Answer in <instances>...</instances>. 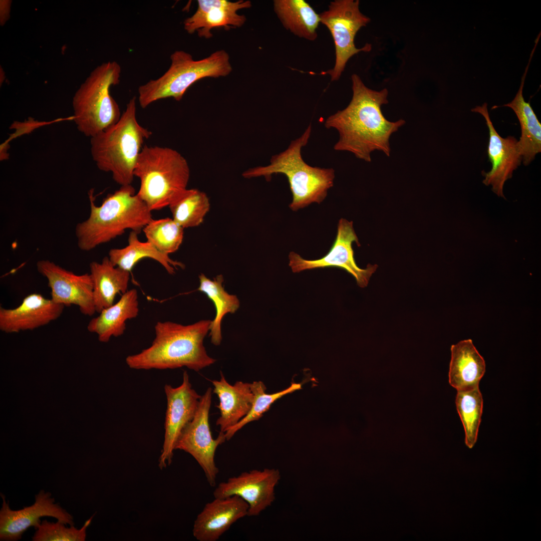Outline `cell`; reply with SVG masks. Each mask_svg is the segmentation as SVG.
Returning <instances> with one entry per match:
<instances>
[{
    "mask_svg": "<svg viewBox=\"0 0 541 541\" xmlns=\"http://www.w3.org/2000/svg\"><path fill=\"white\" fill-rule=\"evenodd\" d=\"M352 98L349 105L329 116L324 125L339 133L334 146L336 151H348L365 161H371V154L380 151L390 155L391 135L405 124L403 119L390 121L384 116L382 106L388 103V91L368 88L357 74L351 76Z\"/></svg>",
    "mask_w": 541,
    "mask_h": 541,
    "instance_id": "6da1fadb",
    "label": "cell"
},
{
    "mask_svg": "<svg viewBox=\"0 0 541 541\" xmlns=\"http://www.w3.org/2000/svg\"><path fill=\"white\" fill-rule=\"evenodd\" d=\"M211 322L202 320L187 325L157 322L151 345L140 353L127 356V366L135 370L186 367L198 371L213 364L216 360L208 355L203 345Z\"/></svg>",
    "mask_w": 541,
    "mask_h": 541,
    "instance_id": "7a4b0ae2",
    "label": "cell"
},
{
    "mask_svg": "<svg viewBox=\"0 0 541 541\" xmlns=\"http://www.w3.org/2000/svg\"><path fill=\"white\" fill-rule=\"evenodd\" d=\"M89 217L76 226L79 248L91 250L110 241L130 229L138 233L153 219L151 210L135 193L131 185L121 186L104 198L102 204L95 203L93 191L89 192Z\"/></svg>",
    "mask_w": 541,
    "mask_h": 541,
    "instance_id": "3957f363",
    "label": "cell"
},
{
    "mask_svg": "<svg viewBox=\"0 0 541 541\" xmlns=\"http://www.w3.org/2000/svg\"><path fill=\"white\" fill-rule=\"evenodd\" d=\"M151 135L137 121L133 97L117 122L90 138L92 158L100 170L112 173L117 183L131 185L138 156Z\"/></svg>",
    "mask_w": 541,
    "mask_h": 541,
    "instance_id": "277c9868",
    "label": "cell"
},
{
    "mask_svg": "<svg viewBox=\"0 0 541 541\" xmlns=\"http://www.w3.org/2000/svg\"><path fill=\"white\" fill-rule=\"evenodd\" d=\"M311 132L310 124L287 149L272 156L268 165L249 168L243 172L242 176L246 178L263 176L269 180L273 174H284L292 194L289 207L293 211L314 202L321 203L326 197L328 190L333 186L335 170L332 168L313 167L304 160L302 149L307 144Z\"/></svg>",
    "mask_w": 541,
    "mask_h": 541,
    "instance_id": "5b68a950",
    "label": "cell"
},
{
    "mask_svg": "<svg viewBox=\"0 0 541 541\" xmlns=\"http://www.w3.org/2000/svg\"><path fill=\"white\" fill-rule=\"evenodd\" d=\"M134 175L140 181L137 194L152 211L168 206L187 188L190 169L186 159L177 151L144 145Z\"/></svg>",
    "mask_w": 541,
    "mask_h": 541,
    "instance_id": "8992f818",
    "label": "cell"
},
{
    "mask_svg": "<svg viewBox=\"0 0 541 541\" xmlns=\"http://www.w3.org/2000/svg\"><path fill=\"white\" fill-rule=\"evenodd\" d=\"M121 69L115 61L95 68L73 98V119L79 131L90 138L115 124L120 109L110 93L120 82Z\"/></svg>",
    "mask_w": 541,
    "mask_h": 541,
    "instance_id": "52a82bcc",
    "label": "cell"
},
{
    "mask_svg": "<svg viewBox=\"0 0 541 541\" xmlns=\"http://www.w3.org/2000/svg\"><path fill=\"white\" fill-rule=\"evenodd\" d=\"M170 60L169 68L161 76L139 87L138 101L141 108L168 98L179 101L197 81L206 77H225L232 71L229 55L223 50L199 60H194L184 51L177 50L171 55Z\"/></svg>",
    "mask_w": 541,
    "mask_h": 541,
    "instance_id": "ba28073f",
    "label": "cell"
},
{
    "mask_svg": "<svg viewBox=\"0 0 541 541\" xmlns=\"http://www.w3.org/2000/svg\"><path fill=\"white\" fill-rule=\"evenodd\" d=\"M359 0H336L328 9L319 14L320 23L330 31L335 44V63L326 72L332 81L339 80L349 60L360 52H369L372 46L366 44L362 48L356 47L355 36L359 30L370 22L359 9Z\"/></svg>",
    "mask_w": 541,
    "mask_h": 541,
    "instance_id": "9c48e42d",
    "label": "cell"
},
{
    "mask_svg": "<svg viewBox=\"0 0 541 541\" xmlns=\"http://www.w3.org/2000/svg\"><path fill=\"white\" fill-rule=\"evenodd\" d=\"M212 393L209 387L201 396L196 413L182 431L175 449L190 454L202 469L209 484L214 487L219 472L214 460L215 452L226 439L221 431L216 439L212 436L209 422Z\"/></svg>",
    "mask_w": 541,
    "mask_h": 541,
    "instance_id": "30bf717a",
    "label": "cell"
},
{
    "mask_svg": "<svg viewBox=\"0 0 541 541\" xmlns=\"http://www.w3.org/2000/svg\"><path fill=\"white\" fill-rule=\"evenodd\" d=\"M360 246L353 228V223L341 218L337 226L335 241L329 252L321 258L314 260L304 259L298 253H289V265L293 273L327 267H337L350 274L356 280L358 286L364 288L368 286L370 279L376 270L378 265L368 264L365 268L357 265L354 258L352 243Z\"/></svg>",
    "mask_w": 541,
    "mask_h": 541,
    "instance_id": "8fae6325",
    "label": "cell"
},
{
    "mask_svg": "<svg viewBox=\"0 0 541 541\" xmlns=\"http://www.w3.org/2000/svg\"><path fill=\"white\" fill-rule=\"evenodd\" d=\"M164 392L167 400L164 439L158 463L161 469L171 463L178 438L184 428L193 418L201 397L192 388L185 371L181 384L176 387L166 384Z\"/></svg>",
    "mask_w": 541,
    "mask_h": 541,
    "instance_id": "7c38bea8",
    "label": "cell"
},
{
    "mask_svg": "<svg viewBox=\"0 0 541 541\" xmlns=\"http://www.w3.org/2000/svg\"><path fill=\"white\" fill-rule=\"evenodd\" d=\"M0 510V540L16 541L21 538L23 533L30 527L38 529L41 525L40 518L51 516L58 521L71 526L75 524L74 518L51 497V493L41 490L35 495V503L23 509L12 510L5 495Z\"/></svg>",
    "mask_w": 541,
    "mask_h": 541,
    "instance_id": "4fadbf2b",
    "label": "cell"
},
{
    "mask_svg": "<svg viewBox=\"0 0 541 541\" xmlns=\"http://www.w3.org/2000/svg\"><path fill=\"white\" fill-rule=\"evenodd\" d=\"M36 266L48 280L53 302L65 307L76 305L82 314L89 316L96 312L90 274L76 275L48 259L38 261Z\"/></svg>",
    "mask_w": 541,
    "mask_h": 541,
    "instance_id": "5bb4252c",
    "label": "cell"
},
{
    "mask_svg": "<svg viewBox=\"0 0 541 541\" xmlns=\"http://www.w3.org/2000/svg\"><path fill=\"white\" fill-rule=\"evenodd\" d=\"M281 478L276 469L244 471L219 483L213 491L214 498L237 495L248 505L247 516H256L275 500V487Z\"/></svg>",
    "mask_w": 541,
    "mask_h": 541,
    "instance_id": "9a60e30c",
    "label": "cell"
},
{
    "mask_svg": "<svg viewBox=\"0 0 541 541\" xmlns=\"http://www.w3.org/2000/svg\"><path fill=\"white\" fill-rule=\"evenodd\" d=\"M471 111L481 114L489 130L488 155L492 164L491 170L485 173L483 183L491 185L492 190L498 196L505 197L503 192L505 182L511 178L513 171L520 164L522 157L517 139L512 136L501 137L494 128L487 110V104L476 106Z\"/></svg>",
    "mask_w": 541,
    "mask_h": 541,
    "instance_id": "2e32d148",
    "label": "cell"
},
{
    "mask_svg": "<svg viewBox=\"0 0 541 541\" xmlns=\"http://www.w3.org/2000/svg\"><path fill=\"white\" fill-rule=\"evenodd\" d=\"M248 505L237 495L214 498L197 516L192 533L199 541H216L238 520L247 516Z\"/></svg>",
    "mask_w": 541,
    "mask_h": 541,
    "instance_id": "e0dca14e",
    "label": "cell"
},
{
    "mask_svg": "<svg viewBox=\"0 0 541 541\" xmlns=\"http://www.w3.org/2000/svg\"><path fill=\"white\" fill-rule=\"evenodd\" d=\"M197 9L183 22L185 30L189 34L197 32L201 38L212 37L211 29L215 28L240 27L246 17L239 15L238 11L249 8V1L240 0L232 2L225 0H198Z\"/></svg>",
    "mask_w": 541,
    "mask_h": 541,
    "instance_id": "ac0fdd59",
    "label": "cell"
},
{
    "mask_svg": "<svg viewBox=\"0 0 541 541\" xmlns=\"http://www.w3.org/2000/svg\"><path fill=\"white\" fill-rule=\"evenodd\" d=\"M64 307L41 294H31L17 308L0 307V330L13 333L35 329L59 318Z\"/></svg>",
    "mask_w": 541,
    "mask_h": 541,
    "instance_id": "d6986e66",
    "label": "cell"
},
{
    "mask_svg": "<svg viewBox=\"0 0 541 541\" xmlns=\"http://www.w3.org/2000/svg\"><path fill=\"white\" fill-rule=\"evenodd\" d=\"M214 387L213 393L219 399L216 407L219 409L220 416L216 422L220 431L225 433L235 425L250 410L253 400L251 383L237 381L230 384L221 372L219 380L211 381Z\"/></svg>",
    "mask_w": 541,
    "mask_h": 541,
    "instance_id": "ffe728a7",
    "label": "cell"
},
{
    "mask_svg": "<svg viewBox=\"0 0 541 541\" xmlns=\"http://www.w3.org/2000/svg\"><path fill=\"white\" fill-rule=\"evenodd\" d=\"M449 382L457 391L478 387L485 372V363L470 339L461 341L451 347Z\"/></svg>",
    "mask_w": 541,
    "mask_h": 541,
    "instance_id": "44dd1931",
    "label": "cell"
},
{
    "mask_svg": "<svg viewBox=\"0 0 541 541\" xmlns=\"http://www.w3.org/2000/svg\"><path fill=\"white\" fill-rule=\"evenodd\" d=\"M139 311L137 291L135 289L128 290L117 303L91 319L87 330L96 334L100 342H108L112 337H118L124 334L126 322L136 318Z\"/></svg>",
    "mask_w": 541,
    "mask_h": 541,
    "instance_id": "7402d4cb",
    "label": "cell"
},
{
    "mask_svg": "<svg viewBox=\"0 0 541 541\" xmlns=\"http://www.w3.org/2000/svg\"><path fill=\"white\" fill-rule=\"evenodd\" d=\"M90 275L93 283V300L96 312L114 304L117 294L128 290L130 273L115 266L108 256L101 262L90 263Z\"/></svg>",
    "mask_w": 541,
    "mask_h": 541,
    "instance_id": "603a6c76",
    "label": "cell"
},
{
    "mask_svg": "<svg viewBox=\"0 0 541 541\" xmlns=\"http://www.w3.org/2000/svg\"><path fill=\"white\" fill-rule=\"evenodd\" d=\"M535 49L534 47L532 50L515 97L510 102L502 106L512 109L520 123L521 134L518 144L525 165L529 164L536 154L541 151V124L530 103L524 100L522 94L524 80Z\"/></svg>",
    "mask_w": 541,
    "mask_h": 541,
    "instance_id": "cb8c5ba5",
    "label": "cell"
},
{
    "mask_svg": "<svg viewBox=\"0 0 541 541\" xmlns=\"http://www.w3.org/2000/svg\"><path fill=\"white\" fill-rule=\"evenodd\" d=\"M138 233L131 230L126 246L110 250L108 257L115 266L131 273L139 261L150 258L158 262L170 275L174 274L178 268H184L183 263L171 259L169 255L162 253L147 241H140L137 236Z\"/></svg>",
    "mask_w": 541,
    "mask_h": 541,
    "instance_id": "d4e9b609",
    "label": "cell"
},
{
    "mask_svg": "<svg viewBox=\"0 0 541 541\" xmlns=\"http://www.w3.org/2000/svg\"><path fill=\"white\" fill-rule=\"evenodd\" d=\"M274 11L283 26L295 35L309 41L317 38L320 18L304 0H275Z\"/></svg>",
    "mask_w": 541,
    "mask_h": 541,
    "instance_id": "484cf974",
    "label": "cell"
},
{
    "mask_svg": "<svg viewBox=\"0 0 541 541\" xmlns=\"http://www.w3.org/2000/svg\"><path fill=\"white\" fill-rule=\"evenodd\" d=\"M198 278L199 286L197 290L204 293L213 303L215 308L216 315L211 322L209 336L211 343L215 346H218L222 340V320L226 314L234 313L239 307L240 302L236 296L229 294L225 291L222 285V275H217L213 280L207 278L203 274H201Z\"/></svg>",
    "mask_w": 541,
    "mask_h": 541,
    "instance_id": "4316f807",
    "label": "cell"
},
{
    "mask_svg": "<svg viewBox=\"0 0 541 541\" xmlns=\"http://www.w3.org/2000/svg\"><path fill=\"white\" fill-rule=\"evenodd\" d=\"M172 219L183 228L199 225L209 211L210 202L205 193L195 188L184 190L168 206Z\"/></svg>",
    "mask_w": 541,
    "mask_h": 541,
    "instance_id": "83f0119b",
    "label": "cell"
},
{
    "mask_svg": "<svg viewBox=\"0 0 541 541\" xmlns=\"http://www.w3.org/2000/svg\"><path fill=\"white\" fill-rule=\"evenodd\" d=\"M455 404L464 429L465 444L472 448L477 441L483 409V398L479 386L457 391Z\"/></svg>",
    "mask_w": 541,
    "mask_h": 541,
    "instance_id": "f1b7e54d",
    "label": "cell"
},
{
    "mask_svg": "<svg viewBox=\"0 0 541 541\" xmlns=\"http://www.w3.org/2000/svg\"><path fill=\"white\" fill-rule=\"evenodd\" d=\"M142 230L148 242L168 255L178 249L183 239L184 228L172 218L152 219Z\"/></svg>",
    "mask_w": 541,
    "mask_h": 541,
    "instance_id": "f546056e",
    "label": "cell"
},
{
    "mask_svg": "<svg viewBox=\"0 0 541 541\" xmlns=\"http://www.w3.org/2000/svg\"><path fill=\"white\" fill-rule=\"evenodd\" d=\"M301 388V384L293 383L288 388L281 391L267 394L265 392L266 387L261 381H254L251 383V389L253 395L251 408L244 417L224 433L226 439L229 440L236 432L247 423L261 418L276 401Z\"/></svg>",
    "mask_w": 541,
    "mask_h": 541,
    "instance_id": "4dcf8cb0",
    "label": "cell"
},
{
    "mask_svg": "<svg viewBox=\"0 0 541 541\" xmlns=\"http://www.w3.org/2000/svg\"><path fill=\"white\" fill-rule=\"evenodd\" d=\"M92 515L80 529L74 526L67 527L59 521L52 522L47 520L41 522L32 537L33 541H84L86 537V529L91 523Z\"/></svg>",
    "mask_w": 541,
    "mask_h": 541,
    "instance_id": "1f68e13d",
    "label": "cell"
},
{
    "mask_svg": "<svg viewBox=\"0 0 541 541\" xmlns=\"http://www.w3.org/2000/svg\"><path fill=\"white\" fill-rule=\"evenodd\" d=\"M11 1L1 0L0 2V23L3 26L10 18Z\"/></svg>",
    "mask_w": 541,
    "mask_h": 541,
    "instance_id": "d6a6232c",
    "label": "cell"
}]
</instances>
